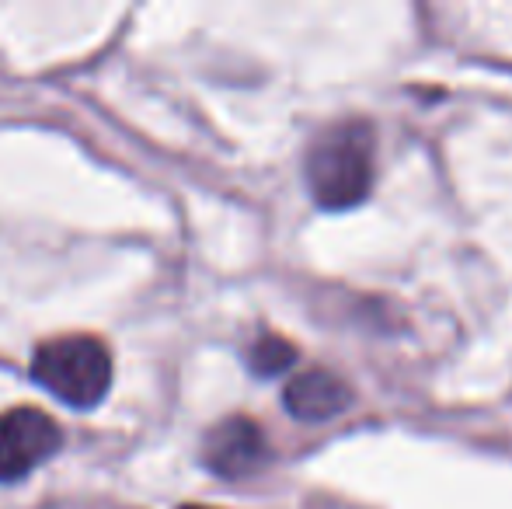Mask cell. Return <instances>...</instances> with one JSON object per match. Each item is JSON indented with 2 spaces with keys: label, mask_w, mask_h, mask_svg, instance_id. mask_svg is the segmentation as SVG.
<instances>
[{
  "label": "cell",
  "mask_w": 512,
  "mask_h": 509,
  "mask_svg": "<svg viewBox=\"0 0 512 509\" xmlns=\"http://www.w3.org/2000/svg\"><path fill=\"white\" fill-rule=\"evenodd\" d=\"M185 509H206V506H185Z\"/></svg>",
  "instance_id": "cell-7"
},
{
  "label": "cell",
  "mask_w": 512,
  "mask_h": 509,
  "mask_svg": "<svg viewBox=\"0 0 512 509\" xmlns=\"http://www.w3.org/2000/svg\"><path fill=\"white\" fill-rule=\"evenodd\" d=\"M269 461V440L248 415H230L206 433L203 464L220 478H248Z\"/></svg>",
  "instance_id": "cell-4"
},
{
  "label": "cell",
  "mask_w": 512,
  "mask_h": 509,
  "mask_svg": "<svg viewBox=\"0 0 512 509\" xmlns=\"http://www.w3.org/2000/svg\"><path fill=\"white\" fill-rule=\"evenodd\" d=\"M63 433L42 408H7L0 412V482H21L35 468L56 457Z\"/></svg>",
  "instance_id": "cell-3"
},
{
  "label": "cell",
  "mask_w": 512,
  "mask_h": 509,
  "mask_svg": "<svg viewBox=\"0 0 512 509\" xmlns=\"http://www.w3.org/2000/svg\"><path fill=\"white\" fill-rule=\"evenodd\" d=\"M283 405L300 422H328L352 405V387L324 367L300 370L283 391Z\"/></svg>",
  "instance_id": "cell-5"
},
{
  "label": "cell",
  "mask_w": 512,
  "mask_h": 509,
  "mask_svg": "<svg viewBox=\"0 0 512 509\" xmlns=\"http://www.w3.org/2000/svg\"><path fill=\"white\" fill-rule=\"evenodd\" d=\"M32 381L70 408H95L112 387V353L95 335H56L32 356Z\"/></svg>",
  "instance_id": "cell-2"
},
{
  "label": "cell",
  "mask_w": 512,
  "mask_h": 509,
  "mask_svg": "<svg viewBox=\"0 0 512 509\" xmlns=\"http://www.w3.org/2000/svg\"><path fill=\"white\" fill-rule=\"evenodd\" d=\"M377 133L366 119H338L307 150V189L321 210H352L373 189Z\"/></svg>",
  "instance_id": "cell-1"
},
{
  "label": "cell",
  "mask_w": 512,
  "mask_h": 509,
  "mask_svg": "<svg viewBox=\"0 0 512 509\" xmlns=\"http://www.w3.org/2000/svg\"><path fill=\"white\" fill-rule=\"evenodd\" d=\"M293 363H297V346L286 342L283 335L265 332V335H258L248 349V367H251V374H258V377H276V374H283V370H290Z\"/></svg>",
  "instance_id": "cell-6"
}]
</instances>
